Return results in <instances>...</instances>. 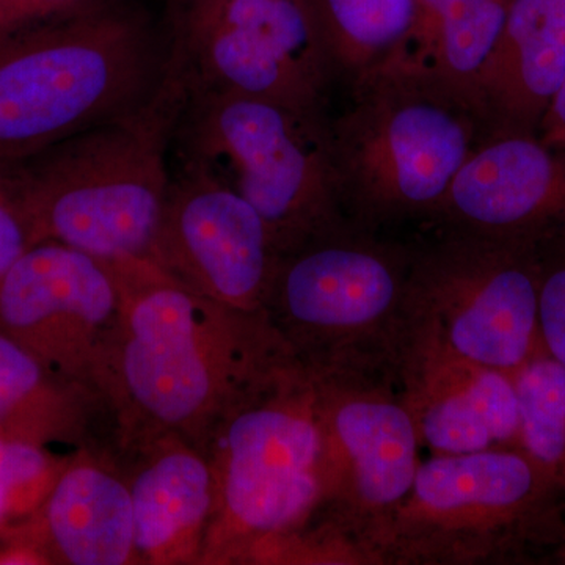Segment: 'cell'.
I'll return each mask as SVG.
<instances>
[{"mask_svg":"<svg viewBox=\"0 0 565 565\" xmlns=\"http://www.w3.org/2000/svg\"><path fill=\"white\" fill-rule=\"evenodd\" d=\"M169 35L129 0H90L0 43V163L117 120L163 79Z\"/></svg>","mask_w":565,"mask_h":565,"instance_id":"1","label":"cell"},{"mask_svg":"<svg viewBox=\"0 0 565 565\" xmlns=\"http://www.w3.org/2000/svg\"><path fill=\"white\" fill-rule=\"evenodd\" d=\"M329 132L341 212L370 230L438 218L457 173L492 137L478 104L414 58L348 87Z\"/></svg>","mask_w":565,"mask_h":565,"instance_id":"2","label":"cell"},{"mask_svg":"<svg viewBox=\"0 0 565 565\" xmlns=\"http://www.w3.org/2000/svg\"><path fill=\"white\" fill-rule=\"evenodd\" d=\"M188 96L184 71L169 51L161 85L139 109L14 163L40 243L57 241L107 263L148 258Z\"/></svg>","mask_w":565,"mask_h":565,"instance_id":"3","label":"cell"},{"mask_svg":"<svg viewBox=\"0 0 565 565\" xmlns=\"http://www.w3.org/2000/svg\"><path fill=\"white\" fill-rule=\"evenodd\" d=\"M110 264L121 297L110 355L126 399L148 422L188 435L222 422L266 377L256 315L215 302L151 259Z\"/></svg>","mask_w":565,"mask_h":565,"instance_id":"4","label":"cell"},{"mask_svg":"<svg viewBox=\"0 0 565 565\" xmlns=\"http://www.w3.org/2000/svg\"><path fill=\"white\" fill-rule=\"evenodd\" d=\"M565 534V498L522 448L437 455L371 537L381 559L411 564L530 563Z\"/></svg>","mask_w":565,"mask_h":565,"instance_id":"5","label":"cell"},{"mask_svg":"<svg viewBox=\"0 0 565 565\" xmlns=\"http://www.w3.org/2000/svg\"><path fill=\"white\" fill-rule=\"evenodd\" d=\"M173 154L178 167L206 174L250 203L280 256L345 218L327 111L192 92L174 131Z\"/></svg>","mask_w":565,"mask_h":565,"instance_id":"6","label":"cell"},{"mask_svg":"<svg viewBox=\"0 0 565 565\" xmlns=\"http://www.w3.org/2000/svg\"><path fill=\"white\" fill-rule=\"evenodd\" d=\"M218 544L263 552L326 500L318 384L266 375L222 418L217 463Z\"/></svg>","mask_w":565,"mask_h":565,"instance_id":"7","label":"cell"},{"mask_svg":"<svg viewBox=\"0 0 565 565\" xmlns=\"http://www.w3.org/2000/svg\"><path fill=\"white\" fill-rule=\"evenodd\" d=\"M534 239L449 228L414 252L407 313L452 351L515 374L541 351Z\"/></svg>","mask_w":565,"mask_h":565,"instance_id":"8","label":"cell"},{"mask_svg":"<svg viewBox=\"0 0 565 565\" xmlns=\"http://www.w3.org/2000/svg\"><path fill=\"white\" fill-rule=\"evenodd\" d=\"M189 93H237L327 111L334 71L307 0H215L167 21Z\"/></svg>","mask_w":565,"mask_h":565,"instance_id":"9","label":"cell"},{"mask_svg":"<svg viewBox=\"0 0 565 565\" xmlns=\"http://www.w3.org/2000/svg\"><path fill=\"white\" fill-rule=\"evenodd\" d=\"M120 307L111 264L57 241L32 245L0 277V333L66 381L109 360Z\"/></svg>","mask_w":565,"mask_h":565,"instance_id":"10","label":"cell"},{"mask_svg":"<svg viewBox=\"0 0 565 565\" xmlns=\"http://www.w3.org/2000/svg\"><path fill=\"white\" fill-rule=\"evenodd\" d=\"M348 218L278 259L269 302L297 333L348 341L407 313L414 252Z\"/></svg>","mask_w":565,"mask_h":565,"instance_id":"11","label":"cell"},{"mask_svg":"<svg viewBox=\"0 0 565 565\" xmlns=\"http://www.w3.org/2000/svg\"><path fill=\"white\" fill-rule=\"evenodd\" d=\"M148 259L215 302L258 315L269 302L280 252L243 196L178 167Z\"/></svg>","mask_w":565,"mask_h":565,"instance_id":"12","label":"cell"},{"mask_svg":"<svg viewBox=\"0 0 565 565\" xmlns=\"http://www.w3.org/2000/svg\"><path fill=\"white\" fill-rule=\"evenodd\" d=\"M318 401L326 498L371 552V537L411 492L422 463L414 418L403 399L374 390L318 384Z\"/></svg>","mask_w":565,"mask_h":565,"instance_id":"13","label":"cell"},{"mask_svg":"<svg viewBox=\"0 0 565 565\" xmlns=\"http://www.w3.org/2000/svg\"><path fill=\"white\" fill-rule=\"evenodd\" d=\"M403 403L435 455L522 448L514 374L465 359L422 322Z\"/></svg>","mask_w":565,"mask_h":565,"instance_id":"14","label":"cell"},{"mask_svg":"<svg viewBox=\"0 0 565 565\" xmlns=\"http://www.w3.org/2000/svg\"><path fill=\"white\" fill-rule=\"evenodd\" d=\"M437 221L486 236L535 239L565 223V150L494 134L457 173Z\"/></svg>","mask_w":565,"mask_h":565,"instance_id":"15","label":"cell"},{"mask_svg":"<svg viewBox=\"0 0 565 565\" xmlns=\"http://www.w3.org/2000/svg\"><path fill=\"white\" fill-rule=\"evenodd\" d=\"M564 76L565 0H511L478 87L492 136H537Z\"/></svg>","mask_w":565,"mask_h":565,"instance_id":"16","label":"cell"},{"mask_svg":"<svg viewBox=\"0 0 565 565\" xmlns=\"http://www.w3.org/2000/svg\"><path fill=\"white\" fill-rule=\"evenodd\" d=\"M18 539L46 559L50 553L74 565L126 564L134 556L131 490L96 465H71Z\"/></svg>","mask_w":565,"mask_h":565,"instance_id":"17","label":"cell"},{"mask_svg":"<svg viewBox=\"0 0 565 565\" xmlns=\"http://www.w3.org/2000/svg\"><path fill=\"white\" fill-rule=\"evenodd\" d=\"M129 490L134 555L148 559L162 561L182 552L217 504L214 468L182 446H170L151 459Z\"/></svg>","mask_w":565,"mask_h":565,"instance_id":"18","label":"cell"},{"mask_svg":"<svg viewBox=\"0 0 565 565\" xmlns=\"http://www.w3.org/2000/svg\"><path fill=\"white\" fill-rule=\"evenodd\" d=\"M334 79L356 81L411 57L418 0H307Z\"/></svg>","mask_w":565,"mask_h":565,"instance_id":"19","label":"cell"},{"mask_svg":"<svg viewBox=\"0 0 565 565\" xmlns=\"http://www.w3.org/2000/svg\"><path fill=\"white\" fill-rule=\"evenodd\" d=\"M509 6L511 0H418L408 58L479 107V79L503 32Z\"/></svg>","mask_w":565,"mask_h":565,"instance_id":"20","label":"cell"},{"mask_svg":"<svg viewBox=\"0 0 565 565\" xmlns=\"http://www.w3.org/2000/svg\"><path fill=\"white\" fill-rule=\"evenodd\" d=\"M65 377L0 333V437L44 445L68 429Z\"/></svg>","mask_w":565,"mask_h":565,"instance_id":"21","label":"cell"},{"mask_svg":"<svg viewBox=\"0 0 565 565\" xmlns=\"http://www.w3.org/2000/svg\"><path fill=\"white\" fill-rule=\"evenodd\" d=\"M514 377L522 449L565 498V367L541 349Z\"/></svg>","mask_w":565,"mask_h":565,"instance_id":"22","label":"cell"},{"mask_svg":"<svg viewBox=\"0 0 565 565\" xmlns=\"http://www.w3.org/2000/svg\"><path fill=\"white\" fill-rule=\"evenodd\" d=\"M61 473L43 445L0 437V531L35 515Z\"/></svg>","mask_w":565,"mask_h":565,"instance_id":"23","label":"cell"},{"mask_svg":"<svg viewBox=\"0 0 565 565\" xmlns=\"http://www.w3.org/2000/svg\"><path fill=\"white\" fill-rule=\"evenodd\" d=\"M541 348L565 367V223L534 239Z\"/></svg>","mask_w":565,"mask_h":565,"instance_id":"24","label":"cell"},{"mask_svg":"<svg viewBox=\"0 0 565 565\" xmlns=\"http://www.w3.org/2000/svg\"><path fill=\"white\" fill-rule=\"evenodd\" d=\"M40 243L24 182L17 166L0 163V277Z\"/></svg>","mask_w":565,"mask_h":565,"instance_id":"25","label":"cell"},{"mask_svg":"<svg viewBox=\"0 0 565 565\" xmlns=\"http://www.w3.org/2000/svg\"><path fill=\"white\" fill-rule=\"evenodd\" d=\"M90 0H0V43L79 9Z\"/></svg>","mask_w":565,"mask_h":565,"instance_id":"26","label":"cell"},{"mask_svg":"<svg viewBox=\"0 0 565 565\" xmlns=\"http://www.w3.org/2000/svg\"><path fill=\"white\" fill-rule=\"evenodd\" d=\"M537 137L548 147L565 150V76L542 118Z\"/></svg>","mask_w":565,"mask_h":565,"instance_id":"27","label":"cell"},{"mask_svg":"<svg viewBox=\"0 0 565 565\" xmlns=\"http://www.w3.org/2000/svg\"><path fill=\"white\" fill-rule=\"evenodd\" d=\"M215 0H169V17L167 21L181 20L193 11L211 6Z\"/></svg>","mask_w":565,"mask_h":565,"instance_id":"28","label":"cell"},{"mask_svg":"<svg viewBox=\"0 0 565 565\" xmlns=\"http://www.w3.org/2000/svg\"><path fill=\"white\" fill-rule=\"evenodd\" d=\"M552 559L557 564H565V534L563 541L559 542V545L553 552Z\"/></svg>","mask_w":565,"mask_h":565,"instance_id":"29","label":"cell"}]
</instances>
